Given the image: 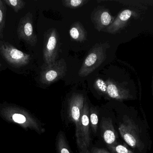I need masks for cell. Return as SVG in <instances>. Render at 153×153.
<instances>
[{"label": "cell", "mask_w": 153, "mask_h": 153, "mask_svg": "<svg viewBox=\"0 0 153 153\" xmlns=\"http://www.w3.org/2000/svg\"><path fill=\"white\" fill-rule=\"evenodd\" d=\"M138 15L137 13L131 9H126L119 13L113 22L103 31L109 34H116L123 29L132 17L136 18Z\"/></svg>", "instance_id": "9"}, {"label": "cell", "mask_w": 153, "mask_h": 153, "mask_svg": "<svg viewBox=\"0 0 153 153\" xmlns=\"http://www.w3.org/2000/svg\"><path fill=\"white\" fill-rule=\"evenodd\" d=\"M106 82L107 84V95L109 98L119 101L132 99L129 90L122 86L120 84L111 79H108Z\"/></svg>", "instance_id": "10"}, {"label": "cell", "mask_w": 153, "mask_h": 153, "mask_svg": "<svg viewBox=\"0 0 153 153\" xmlns=\"http://www.w3.org/2000/svg\"><path fill=\"white\" fill-rule=\"evenodd\" d=\"M61 47L60 36L56 29L52 28L44 35L43 59L45 64L50 65L56 61Z\"/></svg>", "instance_id": "3"}, {"label": "cell", "mask_w": 153, "mask_h": 153, "mask_svg": "<svg viewBox=\"0 0 153 153\" xmlns=\"http://www.w3.org/2000/svg\"><path fill=\"white\" fill-rule=\"evenodd\" d=\"M91 18L94 27L99 31H103L115 19L111 15L108 9L103 6L96 7L92 13Z\"/></svg>", "instance_id": "8"}, {"label": "cell", "mask_w": 153, "mask_h": 153, "mask_svg": "<svg viewBox=\"0 0 153 153\" xmlns=\"http://www.w3.org/2000/svg\"><path fill=\"white\" fill-rule=\"evenodd\" d=\"M17 34L19 38L29 45L32 46L36 45L37 37L34 31L32 13H27L21 18L17 28Z\"/></svg>", "instance_id": "7"}, {"label": "cell", "mask_w": 153, "mask_h": 153, "mask_svg": "<svg viewBox=\"0 0 153 153\" xmlns=\"http://www.w3.org/2000/svg\"><path fill=\"white\" fill-rule=\"evenodd\" d=\"M56 149L57 153H73L71 150L63 132L60 131L56 137Z\"/></svg>", "instance_id": "14"}, {"label": "cell", "mask_w": 153, "mask_h": 153, "mask_svg": "<svg viewBox=\"0 0 153 153\" xmlns=\"http://www.w3.org/2000/svg\"><path fill=\"white\" fill-rule=\"evenodd\" d=\"M101 133L104 142L108 146L117 144V134L110 118H102L100 125Z\"/></svg>", "instance_id": "12"}, {"label": "cell", "mask_w": 153, "mask_h": 153, "mask_svg": "<svg viewBox=\"0 0 153 153\" xmlns=\"http://www.w3.org/2000/svg\"><path fill=\"white\" fill-rule=\"evenodd\" d=\"M89 1L88 0H63L62 3L65 7L74 9L82 7Z\"/></svg>", "instance_id": "17"}, {"label": "cell", "mask_w": 153, "mask_h": 153, "mask_svg": "<svg viewBox=\"0 0 153 153\" xmlns=\"http://www.w3.org/2000/svg\"><path fill=\"white\" fill-rule=\"evenodd\" d=\"M67 71L66 62L61 58L52 64L44 65L41 68L39 80L41 83L48 85L63 78Z\"/></svg>", "instance_id": "5"}, {"label": "cell", "mask_w": 153, "mask_h": 153, "mask_svg": "<svg viewBox=\"0 0 153 153\" xmlns=\"http://www.w3.org/2000/svg\"><path fill=\"white\" fill-rule=\"evenodd\" d=\"M152 88H153V81H152Z\"/></svg>", "instance_id": "23"}, {"label": "cell", "mask_w": 153, "mask_h": 153, "mask_svg": "<svg viewBox=\"0 0 153 153\" xmlns=\"http://www.w3.org/2000/svg\"><path fill=\"white\" fill-rule=\"evenodd\" d=\"M109 47L107 42L97 43L94 46L83 62L78 75L86 77L98 68L106 59L107 49Z\"/></svg>", "instance_id": "2"}, {"label": "cell", "mask_w": 153, "mask_h": 153, "mask_svg": "<svg viewBox=\"0 0 153 153\" xmlns=\"http://www.w3.org/2000/svg\"><path fill=\"white\" fill-rule=\"evenodd\" d=\"M0 54L8 64L13 67H20L27 65L31 58L30 55L2 40H0Z\"/></svg>", "instance_id": "4"}, {"label": "cell", "mask_w": 153, "mask_h": 153, "mask_svg": "<svg viewBox=\"0 0 153 153\" xmlns=\"http://www.w3.org/2000/svg\"><path fill=\"white\" fill-rule=\"evenodd\" d=\"M94 88L98 93L102 95H107V84L100 78H98L94 82Z\"/></svg>", "instance_id": "20"}, {"label": "cell", "mask_w": 153, "mask_h": 153, "mask_svg": "<svg viewBox=\"0 0 153 153\" xmlns=\"http://www.w3.org/2000/svg\"><path fill=\"white\" fill-rule=\"evenodd\" d=\"M90 153H110L107 150L103 149V148H93Z\"/></svg>", "instance_id": "22"}, {"label": "cell", "mask_w": 153, "mask_h": 153, "mask_svg": "<svg viewBox=\"0 0 153 153\" xmlns=\"http://www.w3.org/2000/svg\"><path fill=\"white\" fill-rule=\"evenodd\" d=\"M108 149L114 153H134L122 145L116 144L108 146Z\"/></svg>", "instance_id": "21"}, {"label": "cell", "mask_w": 153, "mask_h": 153, "mask_svg": "<svg viewBox=\"0 0 153 153\" xmlns=\"http://www.w3.org/2000/svg\"><path fill=\"white\" fill-rule=\"evenodd\" d=\"M3 1L16 13L19 12L26 5V2L22 0H4Z\"/></svg>", "instance_id": "18"}, {"label": "cell", "mask_w": 153, "mask_h": 153, "mask_svg": "<svg viewBox=\"0 0 153 153\" xmlns=\"http://www.w3.org/2000/svg\"><path fill=\"white\" fill-rule=\"evenodd\" d=\"M84 100L82 94L73 95L69 102L67 113L70 121L75 125L76 145L79 153H90V151L85 147L81 137V117Z\"/></svg>", "instance_id": "1"}, {"label": "cell", "mask_w": 153, "mask_h": 153, "mask_svg": "<svg viewBox=\"0 0 153 153\" xmlns=\"http://www.w3.org/2000/svg\"><path fill=\"white\" fill-rule=\"evenodd\" d=\"M125 5L137 8H146L149 6H153V0H136V1H116Z\"/></svg>", "instance_id": "15"}, {"label": "cell", "mask_w": 153, "mask_h": 153, "mask_svg": "<svg viewBox=\"0 0 153 153\" xmlns=\"http://www.w3.org/2000/svg\"><path fill=\"white\" fill-rule=\"evenodd\" d=\"M69 33L71 38L77 42H83L87 39L86 31L82 24L79 22H76L72 25Z\"/></svg>", "instance_id": "13"}, {"label": "cell", "mask_w": 153, "mask_h": 153, "mask_svg": "<svg viewBox=\"0 0 153 153\" xmlns=\"http://www.w3.org/2000/svg\"><path fill=\"white\" fill-rule=\"evenodd\" d=\"M99 112L96 108L91 107L90 109V125L92 130L94 134H96L98 130V123H99Z\"/></svg>", "instance_id": "16"}, {"label": "cell", "mask_w": 153, "mask_h": 153, "mask_svg": "<svg viewBox=\"0 0 153 153\" xmlns=\"http://www.w3.org/2000/svg\"><path fill=\"white\" fill-rule=\"evenodd\" d=\"M119 131L123 140L128 145L142 152L144 145L139 136L138 128L131 119H126L120 124Z\"/></svg>", "instance_id": "6"}, {"label": "cell", "mask_w": 153, "mask_h": 153, "mask_svg": "<svg viewBox=\"0 0 153 153\" xmlns=\"http://www.w3.org/2000/svg\"><path fill=\"white\" fill-rule=\"evenodd\" d=\"M1 66V63H0V66Z\"/></svg>", "instance_id": "24"}, {"label": "cell", "mask_w": 153, "mask_h": 153, "mask_svg": "<svg viewBox=\"0 0 153 153\" xmlns=\"http://www.w3.org/2000/svg\"><path fill=\"white\" fill-rule=\"evenodd\" d=\"M6 7L3 1L0 0V37L2 38L3 32L5 27Z\"/></svg>", "instance_id": "19"}, {"label": "cell", "mask_w": 153, "mask_h": 153, "mask_svg": "<svg viewBox=\"0 0 153 153\" xmlns=\"http://www.w3.org/2000/svg\"><path fill=\"white\" fill-rule=\"evenodd\" d=\"M89 116L90 109L88 103L86 102L84 103L81 114V137L85 147L88 150H89L91 141Z\"/></svg>", "instance_id": "11"}]
</instances>
